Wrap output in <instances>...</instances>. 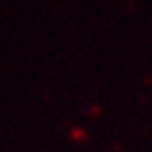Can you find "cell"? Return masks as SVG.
<instances>
[]
</instances>
